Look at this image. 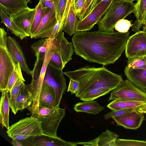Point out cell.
I'll return each mask as SVG.
<instances>
[{
	"mask_svg": "<svg viewBox=\"0 0 146 146\" xmlns=\"http://www.w3.org/2000/svg\"><path fill=\"white\" fill-rule=\"evenodd\" d=\"M77 142L66 141L58 137L42 135L35 137L33 146H76Z\"/></svg>",
	"mask_w": 146,
	"mask_h": 146,
	"instance_id": "20",
	"label": "cell"
},
{
	"mask_svg": "<svg viewBox=\"0 0 146 146\" xmlns=\"http://www.w3.org/2000/svg\"><path fill=\"white\" fill-rule=\"evenodd\" d=\"M145 103L143 102L115 100L110 102L107 107L112 111H115L138 107Z\"/></svg>",
	"mask_w": 146,
	"mask_h": 146,
	"instance_id": "29",
	"label": "cell"
},
{
	"mask_svg": "<svg viewBox=\"0 0 146 146\" xmlns=\"http://www.w3.org/2000/svg\"><path fill=\"white\" fill-rule=\"evenodd\" d=\"M127 66L133 68L146 69V56L132 61H127Z\"/></svg>",
	"mask_w": 146,
	"mask_h": 146,
	"instance_id": "38",
	"label": "cell"
},
{
	"mask_svg": "<svg viewBox=\"0 0 146 146\" xmlns=\"http://www.w3.org/2000/svg\"><path fill=\"white\" fill-rule=\"evenodd\" d=\"M132 26L130 21L124 19L120 20L116 24L115 28L118 32L121 33L127 32Z\"/></svg>",
	"mask_w": 146,
	"mask_h": 146,
	"instance_id": "37",
	"label": "cell"
},
{
	"mask_svg": "<svg viewBox=\"0 0 146 146\" xmlns=\"http://www.w3.org/2000/svg\"><path fill=\"white\" fill-rule=\"evenodd\" d=\"M81 0H73V4H76L77 2Z\"/></svg>",
	"mask_w": 146,
	"mask_h": 146,
	"instance_id": "48",
	"label": "cell"
},
{
	"mask_svg": "<svg viewBox=\"0 0 146 146\" xmlns=\"http://www.w3.org/2000/svg\"><path fill=\"white\" fill-rule=\"evenodd\" d=\"M65 115V109L59 107H39L38 113L35 117L41 122L43 135L57 137L58 128Z\"/></svg>",
	"mask_w": 146,
	"mask_h": 146,
	"instance_id": "6",
	"label": "cell"
},
{
	"mask_svg": "<svg viewBox=\"0 0 146 146\" xmlns=\"http://www.w3.org/2000/svg\"><path fill=\"white\" fill-rule=\"evenodd\" d=\"M124 73L134 85L146 92V69L133 68L126 66Z\"/></svg>",
	"mask_w": 146,
	"mask_h": 146,
	"instance_id": "17",
	"label": "cell"
},
{
	"mask_svg": "<svg viewBox=\"0 0 146 146\" xmlns=\"http://www.w3.org/2000/svg\"><path fill=\"white\" fill-rule=\"evenodd\" d=\"M113 0L107 2L102 1L97 4L86 16L78 21L76 26V32L91 30L104 15Z\"/></svg>",
	"mask_w": 146,
	"mask_h": 146,
	"instance_id": "12",
	"label": "cell"
},
{
	"mask_svg": "<svg viewBox=\"0 0 146 146\" xmlns=\"http://www.w3.org/2000/svg\"><path fill=\"white\" fill-rule=\"evenodd\" d=\"M0 7L10 17L29 7L25 0H0Z\"/></svg>",
	"mask_w": 146,
	"mask_h": 146,
	"instance_id": "21",
	"label": "cell"
},
{
	"mask_svg": "<svg viewBox=\"0 0 146 146\" xmlns=\"http://www.w3.org/2000/svg\"><path fill=\"white\" fill-rule=\"evenodd\" d=\"M41 0H40L39 1H41Z\"/></svg>",
	"mask_w": 146,
	"mask_h": 146,
	"instance_id": "52",
	"label": "cell"
},
{
	"mask_svg": "<svg viewBox=\"0 0 146 146\" xmlns=\"http://www.w3.org/2000/svg\"><path fill=\"white\" fill-rule=\"evenodd\" d=\"M48 38H42L37 41L31 46L34 52L36 59L43 60L47 50Z\"/></svg>",
	"mask_w": 146,
	"mask_h": 146,
	"instance_id": "30",
	"label": "cell"
},
{
	"mask_svg": "<svg viewBox=\"0 0 146 146\" xmlns=\"http://www.w3.org/2000/svg\"><path fill=\"white\" fill-rule=\"evenodd\" d=\"M26 2L27 3L29 1H30L31 0H25Z\"/></svg>",
	"mask_w": 146,
	"mask_h": 146,
	"instance_id": "50",
	"label": "cell"
},
{
	"mask_svg": "<svg viewBox=\"0 0 146 146\" xmlns=\"http://www.w3.org/2000/svg\"><path fill=\"white\" fill-rule=\"evenodd\" d=\"M12 139L23 140L43 135L41 122L31 116L19 120L9 126L6 131Z\"/></svg>",
	"mask_w": 146,
	"mask_h": 146,
	"instance_id": "5",
	"label": "cell"
},
{
	"mask_svg": "<svg viewBox=\"0 0 146 146\" xmlns=\"http://www.w3.org/2000/svg\"><path fill=\"white\" fill-rule=\"evenodd\" d=\"M67 0H58L56 15L58 21L60 19L64 11Z\"/></svg>",
	"mask_w": 146,
	"mask_h": 146,
	"instance_id": "40",
	"label": "cell"
},
{
	"mask_svg": "<svg viewBox=\"0 0 146 146\" xmlns=\"http://www.w3.org/2000/svg\"><path fill=\"white\" fill-rule=\"evenodd\" d=\"M145 25H146V20L145 21V23L144 25V26Z\"/></svg>",
	"mask_w": 146,
	"mask_h": 146,
	"instance_id": "51",
	"label": "cell"
},
{
	"mask_svg": "<svg viewBox=\"0 0 146 146\" xmlns=\"http://www.w3.org/2000/svg\"><path fill=\"white\" fill-rule=\"evenodd\" d=\"M98 0H85L83 7L78 15L79 20L84 19L93 9L96 5Z\"/></svg>",
	"mask_w": 146,
	"mask_h": 146,
	"instance_id": "34",
	"label": "cell"
},
{
	"mask_svg": "<svg viewBox=\"0 0 146 146\" xmlns=\"http://www.w3.org/2000/svg\"><path fill=\"white\" fill-rule=\"evenodd\" d=\"M39 1L44 7L51 9L56 13L55 7L52 0H42Z\"/></svg>",
	"mask_w": 146,
	"mask_h": 146,
	"instance_id": "42",
	"label": "cell"
},
{
	"mask_svg": "<svg viewBox=\"0 0 146 146\" xmlns=\"http://www.w3.org/2000/svg\"><path fill=\"white\" fill-rule=\"evenodd\" d=\"M1 96L0 103V123L3 127L7 129L9 127V114L10 105L9 92L7 90L1 91Z\"/></svg>",
	"mask_w": 146,
	"mask_h": 146,
	"instance_id": "23",
	"label": "cell"
},
{
	"mask_svg": "<svg viewBox=\"0 0 146 146\" xmlns=\"http://www.w3.org/2000/svg\"><path fill=\"white\" fill-rule=\"evenodd\" d=\"M119 137L115 133L107 130L97 137L89 141L77 142L78 145L88 146H116L115 140Z\"/></svg>",
	"mask_w": 146,
	"mask_h": 146,
	"instance_id": "18",
	"label": "cell"
},
{
	"mask_svg": "<svg viewBox=\"0 0 146 146\" xmlns=\"http://www.w3.org/2000/svg\"><path fill=\"white\" fill-rule=\"evenodd\" d=\"M112 0H98L97 4L98 3H100V2H101L102 1H104L105 2H109V1H111Z\"/></svg>",
	"mask_w": 146,
	"mask_h": 146,
	"instance_id": "46",
	"label": "cell"
},
{
	"mask_svg": "<svg viewBox=\"0 0 146 146\" xmlns=\"http://www.w3.org/2000/svg\"><path fill=\"white\" fill-rule=\"evenodd\" d=\"M36 8L29 7L10 16L12 21L20 28L29 35L35 15Z\"/></svg>",
	"mask_w": 146,
	"mask_h": 146,
	"instance_id": "15",
	"label": "cell"
},
{
	"mask_svg": "<svg viewBox=\"0 0 146 146\" xmlns=\"http://www.w3.org/2000/svg\"><path fill=\"white\" fill-rule=\"evenodd\" d=\"M104 107L100 105L97 101H86L76 104L74 109L77 112H83L94 115L99 114Z\"/></svg>",
	"mask_w": 146,
	"mask_h": 146,
	"instance_id": "27",
	"label": "cell"
},
{
	"mask_svg": "<svg viewBox=\"0 0 146 146\" xmlns=\"http://www.w3.org/2000/svg\"><path fill=\"white\" fill-rule=\"evenodd\" d=\"M25 81L23 77L19 78L9 92V103L12 112L16 114L18 111L17 99L20 90Z\"/></svg>",
	"mask_w": 146,
	"mask_h": 146,
	"instance_id": "28",
	"label": "cell"
},
{
	"mask_svg": "<svg viewBox=\"0 0 146 146\" xmlns=\"http://www.w3.org/2000/svg\"><path fill=\"white\" fill-rule=\"evenodd\" d=\"M126 0L131 1V2H133V1H137L138 0Z\"/></svg>",
	"mask_w": 146,
	"mask_h": 146,
	"instance_id": "49",
	"label": "cell"
},
{
	"mask_svg": "<svg viewBox=\"0 0 146 146\" xmlns=\"http://www.w3.org/2000/svg\"><path fill=\"white\" fill-rule=\"evenodd\" d=\"M129 32L98 31L76 32L72 38L76 54L103 66L114 63L125 50Z\"/></svg>",
	"mask_w": 146,
	"mask_h": 146,
	"instance_id": "1",
	"label": "cell"
},
{
	"mask_svg": "<svg viewBox=\"0 0 146 146\" xmlns=\"http://www.w3.org/2000/svg\"><path fill=\"white\" fill-rule=\"evenodd\" d=\"M116 146H146V141L132 139H117Z\"/></svg>",
	"mask_w": 146,
	"mask_h": 146,
	"instance_id": "35",
	"label": "cell"
},
{
	"mask_svg": "<svg viewBox=\"0 0 146 146\" xmlns=\"http://www.w3.org/2000/svg\"><path fill=\"white\" fill-rule=\"evenodd\" d=\"M85 0H80L74 4V9L77 15L80 13L82 10L85 3Z\"/></svg>",
	"mask_w": 146,
	"mask_h": 146,
	"instance_id": "43",
	"label": "cell"
},
{
	"mask_svg": "<svg viewBox=\"0 0 146 146\" xmlns=\"http://www.w3.org/2000/svg\"><path fill=\"white\" fill-rule=\"evenodd\" d=\"M144 113L137 110L126 115L113 117L112 118L117 126H121L126 129H136L139 128L145 119Z\"/></svg>",
	"mask_w": 146,
	"mask_h": 146,
	"instance_id": "16",
	"label": "cell"
},
{
	"mask_svg": "<svg viewBox=\"0 0 146 146\" xmlns=\"http://www.w3.org/2000/svg\"><path fill=\"white\" fill-rule=\"evenodd\" d=\"M53 2L56 10V14L57 8L58 0H52Z\"/></svg>",
	"mask_w": 146,
	"mask_h": 146,
	"instance_id": "45",
	"label": "cell"
},
{
	"mask_svg": "<svg viewBox=\"0 0 146 146\" xmlns=\"http://www.w3.org/2000/svg\"><path fill=\"white\" fill-rule=\"evenodd\" d=\"M7 47L8 51L16 64L19 63L21 69L27 74L32 76V71L29 68L22 49L18 42L9 36Z\"/></svg>",
	"mask_w": 146,
	"mask_h": 146,
	"instance_id": "14",
	"label": "cell"
},
{
	"mask_svg": "<svg viewBox=\"0 0 146 146\" xmlns=\"http://www.w3.org/2000/svg\"><path fill=\"white\" fill-rule=\"evenodd\" d=\"M63 73L70 79L79 82L78 90L75 94L78 98L92 89L108 88L113 90L123 80L120 75L113 73L104 66L96 68L86 66Z\"/></svg>",
	"mask_w": 146,
	"mask_h": 146,
	"instance_id": "2",
	"label": "cell"
},
{
	"mask_svg": "<svg viewBox=\"0 0 146 146\" xmlns=\"http://www.w3.org/2000/svg\"><path fill=\"white\" fill-rule=\"evenodd\" d=\"M63 70L57 68L48 64L43 83L52 87L55 91L57 106L59 107L63 94L66 88L65 79Z\"/></svg>",
	"mask_w": 146,
	"mask_h": 146,
	"instance_id": "10",
	"label": "cell"
},
{
	"mask_svg": "<svg viewBox=\"0 0 146 146\" xmlns=\"http://www.w3.org/2000/svg\"><path fill=\"white\" fill-rule=\"evenodd\" d=\"M57 22L55 12L50 9L43 17L32 38H48Z\"/></svg>",
	"mask_w": 146,
	"mask_h": 146,
	"instance_id": "13",
	"label": "cell"
},
{
	"mask_svg": "<svg viewBox=\"0 0 146 146\" xmlns=\"http://www.w3.org/2000/svg\"><path fill=\"white\" fill-rule=\"evenodd\" d=\"M125 50L128 61L146 56V34L139 31L129 36Z\"/></svg>",
	"mask_w": 146,
	"mask_h": 146,
	"instance_id": "11",
	"label": "cell"
},
{
	"mask_svg": "<svg viewBox=\"0 0 146 146\" xmlns=\"http://www.w3.org/2000/svg\"><path fill=\"white\" fill-rule=\"evenodd\" d=\"M21 69L19 63L17 64L15 70L8 80L6 90L9 93L18 79L20 77H23Z\"/></svg>",
	"mask_w": 146,
	"mask_h": 146,
	"instance_id": "33",
	"label": "cell"
},
{
	"mask_svg": "<svg viewBox=\"0 0 146 146\" xmlns=\"http://www.w3.org/2000/svg\"><path fill=\"white\" fill-rule=\"evenodd\" d=\"M138 111L141 113H146V104L139 107Z\"/></svg>",
	"mask_w": 146,
	"mask_h": 146,
	"instance_id": "44",
	"label": "cell"
},
{
	"mask_svg": "<svg viewBox=\"0 0 146 146\" xmlns=\"http://www.w3.org/2000/svg\"></svg>",
	"mask_w": 146,
	"mask_h": 146,
	"instance_id": "53",
	"label": "cell"
},
{
	"mask_svg": "<svg viewBox=\"0 0 146 146\" xmlns=\"http://www.w3.org/2000/svg\"><path fill=\"white\" fill-rule=\"evenodd\" d=\"M135 3L133 12L136 18L132 29L135 33L143 26L146 19V0H138Z\"/></svg>",
	"mask_w": 146,
	"mask_h": 146,
	"instance_id": "22",
	"label": "cell"
},
{
	"mask_svg": "<svg viewBox=\"0 0 146 146\" xmlns=\"http://www.w3.org/2000/svg\"><path fill=\"white\" fill-rule=\"evenodd\" d=\"M47 50L43 60L36 59L31 76V83L26 85L32 94L33 102L29 109L32 116L38 114L40 93L47 66L54 50L53 39L49 38Z\"/></svg>",
	"mask_w": 146,
	"mask_h": 146,
	"instance_id": "3",
	"label": "cell"
},
{
	"mask_svg": "<svg viewBox=\"0 0 146 146\" xmlns=\"http://www.w3.org/2000/svg\"><path fill=\"white\" fill-rule=\"evenodd\" d=\"M0 16L2 22L7 29L13 34L21 40L29 36L21 29L11 19L10 17L1 8Z\"/></svg>",
	"mask_w": 146,
	"mask_h": 146,
	"instance_id": "25",
	"label": "cell"
},
{
	"mask_svg": "<svg viewBox=\"0 0 146 146\" xmlns=\"http://www.w3.org/2000/svg\"><path fill=\"white\" fill-rule=\"evenodd\" d=\"M78 16L74 8L73 1L64 22L62 31L71 36L76 33L78 20Z\"/></svg>",
	"mask_w": 146,
	"mask_h": 146,
	"instance_id": "26",
	"label": "cell"
},
{
	"mask_svg": "<svg viewBox=\"0 0 146 146\" xmlns=\"http://www.w3.org/2000/svg\"><path fill=\"white\" fill-rule=\"evenodd\" d=\"M35 137H31L23 140L12 139L11 144L15 146H33L34 140Z\"/></svg>",
	"mask_w": 146,
	"mask_h": 146,
	"instance_id": "39",
	"label": "cell"
},
{
	"mask_svg": "<svg viewBox=\"0 0 146 146\" xmlns=\"http://www.w3.org/2000/svg\"><path fill=\"white\" fill-rule=\"evenodd\" d=\"M115 100L146 103V92L134 85L128 80H122L110 93L109 100Z\"/></svg>",
	"mask_w": 146,
	"mask_h": 146,
	"instance_id": "8",
	"label": "cell"
},
{
	"mask_svg": "<svg viewBox=\"0 0 146 146\" xmlns=\"http://www.w3.org/2000/svg\"><path fill=\"white\" fill-rule=\"evenodd\" d=\"M35 7L36 8V12L32 25L30 36L31 38H32L43 17L50 9L44 7L39 1Z\"/></svg>",
	"mask_w": 146,
	"mask_h": 146,
	"instance_id": "31",
	"label": "cell"
},
{
	"mask_svg": "<svg viewBox=\"0 0 146 146\" xmlns=\"http://www.w3.org/2000/svg\"><path fill=\"white\" fill-rule=\"evenodd\" d=\"M138 109L137 107L112 111L104 115V119L107 120L113 117L124 115Z\"/></svg>",
	"mask_w": 146,
	"mask_h": 146,
	"instance_id": "36",
	"label": "cell"
},
{
	"mask_svg": "<svg viewBox=\"0 0 146 146\" xmlns=\"http://www.w3.org/2000/svg\"><path fill=\"white\" fill-rule=\"evenodd\" d=\"M135 5L133 2L126 0H113L103 17L97 24L99 31L113 32L115 25L118 21L133 13Z\"/></svg>",
	"mask_w": 146,
	"mask_h": 146,
	"instance_id": "4",
	"label": "cell"
},
{
	"mask_svg": "<svg viewBox=\"0 0 146 146\" xmlns=\"http://www.w3.org/2000/svg\"><path fill=\"white\" fill-rule=\"evenodd\" d=\"M146 34V25L143 26V31Z\"/></svg>",
	"mask_w": 146,
	"mask_h": 146,
	"instance_id": "47",
	"label": "cell"
},
{
	"mask_svg": "<svg viewBox=\"0 0 146 146\" xmlns=\"http://www.w3.org/2000/svg\"><path fill=\"white\" fill-rule=\"evenodd\" d=\"M79 85V82L78 81L70 79L67 92H70L72 94H75L78 91Z\"/></svg>",
	"mask_w": 146,
	"mask_h": 146,
	"instance_id": "41",
	"label": "cell"
},
{
	"mask_svg": "<svg viewBox=\"0 0 146 146\" xmlns=\"http://www.w3.org/2000/svg\"><path fill=\"white\" fill-rule=\"evenodd\" d=\"M53 42L54 50L49 64L63 70L66 64L72 59L74 51L73 44L68 41L62 31L53 39Z\"/></svg>",
	"mask_w": 146,
	"mask_h": 146,
	"instance_id": "7",
	"label": "cell"
},
{
	"mask_svg": "<svg viewBox=\"0 0 146 146\" xmlns=\"http://www.w3.org/2000/svg\"><path fill=\"white\" fill-rule=\"evenodd\" d=\"M39 104V107L50 108L59 107L57 106L55 91L47 84L43 83L40 93Z\"/></svg>",
	"mask_w": 146,
	"mask_h": 146,
	"instance_id": "19",
	"label": "cell"
},
{
	"mask_svg": "<svg viewBox=\"0 0 146 146\" xmlns=\"http://www.w3.org/2000/svg\"><path fill=\"white\" fill-rule=\"evenodd\" d=\"M112 90L108 88H95L89 90L84 93L79 98L84 101H93L105 95Z\"/></svg>",
	"mask_w": 146,
	"mask_h": 146,
	"instance_id": "32",
	"label": "cell"
},
{
	"mask_svg": "<svg viewBox=\"0 0 146 146\" xmlns=\"http://www.w3.org/2000/svg\"><path fill=\"white\" fill-rule=\"evenodd\" d=\"M9 54L7 41L0 42V90H6L9 80L14 71L16 64Z\"/></svg>",
	"mask_w": 146,
	"mask_h": 146,
	"instance_id": "9",
	"label": "cell"
},
{
	"mask_svg": "<svg viewBox=\"0 0 146 146\" xmlns=\"http://www.w3.org/2000/svg\"><path fill=\"white\" fill-rule=\"evenodd\" d=\"M33 102L31 93L27 85L24 83L20 90L17 99L18 110L22 111L25 109L29 110Z\"/></svg>",
	"mask_w": 146,
	"mask_h": 146,
	"instance_id": "24",
	"label": "cell"
}]
</instances>
